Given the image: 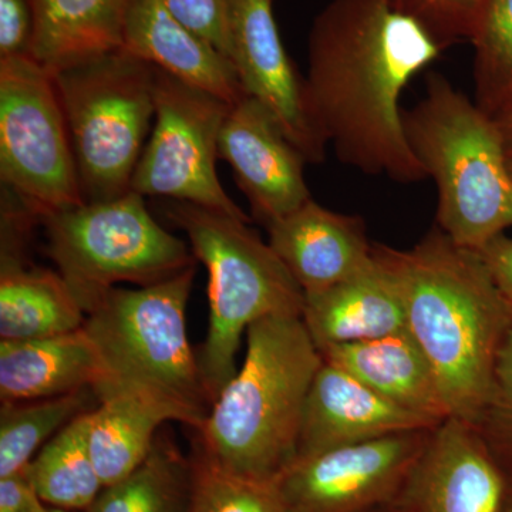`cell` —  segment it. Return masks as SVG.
<instances>
[{
  "instance_id": "38",
  "label": "cell",
  "mask_w": 512,
  "mask_h": 512,
  "mask_svg": "<svg viewBox=\"0 0 512 512\" xmlns=\"http://www.w3.org/2000/svg\"><path fill=\"white\" fill-rule=\"evenodd\" d=\"M510 170H511V173H512V160L510 161Z\"/></svg>"
},
{
  "instance_id": "30",
  "label": "cell",
  "mask_w": 512,
  "mask_h": 512,
  "mask_svg": "<svg viewBox=\"0 0 512 512\" xmlns=\"http://www.w3.org/2000/svg\"><path fill=\"white\" fill-rule=\"evenodd\" d=\"M168 12L231 60L229 0H161ZM232 62V60H231Z\"/></svg>"
},
{
  "instance_id": "16",
  "label": "cell",
  "mask_w": 512,
  "mask_h": 512,
  "mask_svg": "<svg viewBox=\"0 0 512 512\" xmlns=\"http://www.w3.org/2000/svg\"><path fill=\"white\" fill-rule=\"evenodd\" d=\"M268 244L303 293L323 291L362 271L373 261L365 221L340 214L315 200L266 227Z\"/></svg>"
},
{
  "instance_id": "21",
  "label": "cell",
  "mask_w": 512,
  "mask_h": 512,
  "mask_svg": "<svg viewBox=\"0 0 512 512\" xmlns=\"http://www.w3.org/2000/svg\"><path fill=\"white\" fill-rule=\"evenodd\" d=\"M329 365L345 370L403 409L443 423L451 417L429 359L409 330L320 350Z\"/></svg>"
},
{
  "instance_id": "19",
  "label": "cell",
  "mask_w": 512,
  "mask_h": 512,
  "mask_svg": "<svg viewBox=\"0 0 512 512\" xmlns=\"http://www.w3.org/2000/svg\"><path fill=\"white\" fill-rule=\"evenodd\" d=\"M28 227L2 222L0 338L28 340L82 329L86 312L59 272L23 264L20 239Z\"/></svg>"
},
{
  "instance_id": "20",
  "label": "cell",
  "mask_w": 512,
  "mask_h": 512,
  "mask_svg": "<svg viewBox=\"0 0 512 512\" xmlns=\"http://www.w3.org/2000/svg\"><path fill=\"white\" fill-rule=\"evenodd\" d=\"M107 380L99 350L84 328L62 335L0 342L2 403L30 402L92 387Z\"/></svg>"
},
{
  "instance_id": "1",
  "label": "cell",
  "mask_w": 512,
  "mask_h": 512,
  "mask_svg": "<svg viewBox=\"0 0 512 512\" xmlns=\"http://www.w3.org/2000/svg\"><path fill=\"white\" fill-rule=\"evenodd\" d=\"M443 50L393 0H330L320 10L309 33L306 109L340 163L394 183L426 180L400 99Z\"/></svg>"
},
{
  "instance_id": "29",
  "label": "cell",
  "mask_w": 512,
  "mask_h": 512,
  "mask_svg": "<svg viewBox=\"0 0 512 512\" xmlns=\"http://www.w3.org/2000/svg\"><path fill=\"white\" fill-rule=\"evenodd\" d=\"M487 0H393L394 5L417 20L443 49L471 42Z\"/></svg>"
},
{
  "instance_id": "32",
  "label": "cell",
  "mask_w": 512,
  "mask_h": 512,
  "mask_svg": "<svg viewBox=\"0 0 512 512\" xmlns=\"http://www.w3.org/2000/svg\"><path fill=\"white\" fill-rule=\"evenodd\" d=\"M483 419H494L512 426V316L498 349L493 394Z\"/></svg>"
},
{
  "instance_id": "24",
  "label": "cell",
  "mask_w": 512,
  "mask_h": 512,
  "mask_svg": "<svg viewBox=\"0 0 512 512\" xmlns=\"http://www.w3.org/2000/svg\"><path fill=\"white\" fill-rule=\"evenodd\" d=\"M92 413L70 421L25 468L37 493L52 507L87 510L104 488L90 451Z\"/></svg>"
},
{
  "instance_id": "2",
  "label": "cell",
  "mask_w": 512,
  "mask_h": 512,
  "mask_svg": "<svg viewBox=\"0 0 512 512\" xmlns=\"http://www.w3.org/2000/svg\"><path fill=\"white\" fill-rule=\"evenodd\" d=\"M373 254L399 288L407 330L429 359L451 417L480 423L512 303L480 254L437 227L413 248L375 244Z\"/></svg>"
},
{
  "instance_id": "33",
  "label": "cell",
  "mask_w": 512,
  "mask_h": 512,
  "mask_svg": "<svg viewBox=\"0 0 512 512\" xmlns=\"http://www.w3.org/2000/svg\"><path fill=\"white\" fill-rule=\"evenodd\" d=\"M0 512H67L42 500L25 470L0 477Z\"/></svg>"
},
{
  "instance_id": "15",
  "label": "cell",
  "mask_w": 512,
  "mask_h": 512,
  "mask_svg": "<svg viewBox=\"0 0 512 512\" xmlns=\"http://www.w3.org/2000/svg\"><path fill=\"white\" fill-rule=\"evenodd\" d=\"M439 424L403 409L323 360L306 399L296 457Z\"/></svg>"
},
{
  "instance_id": "6",
  "label": "cell",
  "mask_w": 512,
  "mask_h": 512,
  "mask_svg": "<svg viewBox=\"0 0 512 512\" xmlns=\"http://www.w3.org/2000/svg\"><path fill=\"white\" fill-rule=\"evenodd\" d=\"M165 215L187 235L192 254L208 272L210 325L198 360L215 402L237 373L249 326L268 316H302L305 295L248 221L178 201L165 207Z\"/></svg>"
},
{
  "instance_id": "36",
  "label": "cell",
  "mask_w": 512,
  "mask_h": 512,
  "mask_svg": "<svg viewBox=\"0 0 512 512\" xmlns=\"http://www.w3.org/2000/svg\"><path fill=\"white\" fill-rule=\"evenodd\" d=\"M495 123L500 128L501 136H503L505 151L507 156L512 160V106L505 109L503 113L494 117Z\"/></svg>"
},
{
  "instance_id": "10",
  "label": "cell",
  "mask_w": 512,
  "mask_h": 512,
  "mask_svg": "<svg viewBox=\"0 0 512 512\" xmlns=\"http://www.w3.org/2000/svg\"><path fill=\"white\" fill-rule=\"evenodd\" d=\"M153 128L131 181L143 197L170 198L251 221L217 175L229 104L154 67Z\"/></svg>"
},
{
  "instance_id": "22",
  "label": "cell",
  "mask_w": 512,
  "mask_h": 512,
  "mask_svg": "<svg viewBox=\"0 0 512 512\" xmlns=\"http://www.w3.org/2000/svg\"><path fill=\"white\" fill-rule=\"evenodd\" d=\"M36 36L32 57L56 73L123 47L131 0H32Z\"/></svg>"
},
{
  "instance_id": "11",
  "label": "cell",
  "mask_w": 512,
  "mask_h": 512,
  "mask_svg": "<svg viewBox=\"0 0 512 512\" xmlns=\"http://www.w3.org/2000/svg\"><path fill=\"white\" fill-rule=\"evenodd\" d=\"M434 429L296 457L276 478L286 510L375 512L399 503Z\"/></svg>"
},
{
  "instance_id": "34",
  "label": "cell",
  "mask_w": 512,
  "mask_h": 512,
  "mask_svg": "<svg viewBox=\"0 0 512 512\" xmlns=\"http://www.w3.org/2000/svg\"><path fill=\"white\" fill-rule=\"evenodd\" d=\"M477 252L498 289L512 303V238L505 234L498 235Z\"/></svg>"
},
{
  "instance_id": "8",
  "label": "cell",
  "mask_w": 512,
  "mask_h": 512,
  "mask_svg": "<svg viewBox=\"0 0 512 512\" xmlns=\"http://www.w3.org/2000/svg\"><path fill=\"white\" fill-rule=\"evenodd\" d=\"M42 224L46 254L86 315L119 284H158L197 262L190 244L161 227L133 190L56 212Z\"/></svg>"
},
{
  "instance_id": "31",
  "label": "cell",
  "mask_w": 512,
  "mask_h": 512,
  "mask_svg": "<svg viewBox=\"0 0 512 512\" xmlns=\"http://www.w3.org/2000/svg\"><path fill=\"white\" fill-rule=\"evenodd\" d=\"M35 36L32 0H0V59L32 57Z\"/></svg>"
},
{
  "instance_id": "27",
  "label": "cell",
  "mask_w": 512,
  "mask_h": 512,
  "mask_svg": "<svg viewBox=\"0 0 512 512\" xmlns=\"http://www.w3.org/2000/svg\"><path fill=\"white\" fill-rule=\"evenodd\" d=\"M471 45L474 101L488 116L512 106V0H487Z\"/></svg>"
},
{
  "instance_id": "35",
  "label": "cell",
  "mask_w": 512,
  "mask_h": 512,
  "mask_svg": "<svg viewBox=\"0 0 512 512\" xmlns=\"http://www.w3.org/2000/svg\"><path fill=\"white\" fill-rule=\"evenodd\" d=\"M487 443L505 477L504 503L501 512H512V431H494L488 434Z\"/></svg>"
},
{
  "instance_id": "26",
  "label": "cell",
  "mask_w": 512,
  "mask_h": 512,
  "mask_svg": "<svg viewBox=\"0 0 512 512\" xmlns=\"http://www.w3.org/2000/svg\"><path fill=\"white\" fill-rule=\"evenodd\" d=\"M99 403L92 387L49 399L2 403L0 477L25 470L47 441L80 414L92 412Z\"/></svg>"
},
{
  "instance_id": "28",
  "label": "cell",
  "mask_w": 512,
  "mask_h": 512,
  "mask_svg": "<svg viewBox=\"0 0 512 512\" xmlns=\"http://www.w3.org/2000/svg\"><path fill=\"white\" fill-rule=\"evenodd\" d=\"M191 463V491L184 512H288L276 480L237 476L200 453Z\"/></svg>"
},
{
  "instance_id": "18",
  "label": "cell",
  "mask_w": 512,
  "mask_h": 512,
  "mask_svg": "<svg viewBox=\"0 0 512 512\" xmlns=\"http://www.w3.org/2000/svg\"><path fill=\"white\" fill-rule=\"evenodd\" d=\"M303 295L302 320L319 352L407 329L402 295L375 254L372 264L345 281Z\"/></svg>"
},
{
  "instance_id": "25",
  "label": "cell",
  "mask_w": 512,
  "mask_h": 512,
  "mask_svg": "<svg viewBox=\"0 0 512 512\" xmlns=\"http://www.w3.org/2000/svg\"><path fill=\"white\" fill-rule=\"evenodd\" d=\"M192 463L164 433L130 476L107 485L87 512H184L190 497Z\"/></svg>"
},
{
  "instance_id": "14",
  "label": "cell",
  "mask_w": 512,
  "mask_h": 512,
  "mask_svg": "<svg viewBox=\"0 0 512 512\" xmlns=\"http://www.w3.org/2000/svg\"><path fill=\"white\" fill-rule=\"evenodd\" d=\"M505 477L477 424L448 417L433 431L400 498L407 512H501Z\"/></svg>"
},
{
  "instance_id": "4",
  "label": "cell",
  "mask_w": 512,
  "mask_h": 512,
  "mask_svg": "<svg viewBox=\"0 0 512 512\" xmlns=\"http://www.w3.org/2000/svg\"><path fill=\"white\" fill-rule=\"evenodd\" d=\"M404 131L436 185V227L454 244L478 251L512 228L510 158L494 117L431 72L423 97L404 113Z\"/></svg>"
},
{
  "instance_id": "13",
  "label": "cell",
  "mask_w": 512,
  "mask_h": 512,
  "mask_svg": "<svg viewBox=\"0 0 512 512\" xmlns=\"http://www.w3.org/2000/svg\"><path fill=\"white\" fill-rule=\"evenodd\" d=\"M218 151L255 220L265 227L312 200L305 178L308 161L254 97L245 96L229 107Z\"/></svg>"
},
{
  "instance_id": "17",
  "label": "cell",
  "mask_w": 512,
  "mask_h": 512,
  "mask_svg": "<svg viewBox=\"0 0 512 512\" xmlns=\"http://www.w3.org/2000/svg\"><path fill=\"white\" fill-rule=\"evenodd\" d=\"M121 49L229 106L248 96L234 63L178 22L161 0H131Z\"/></svg>"
},
{
  "instance_id": "23",
  "label": "cell",
  "mask_w": 512,
  "mask_h": 512,
  "mask_svg": "<svg viewBox=\"0 0 512 512\" xmlns=\"http://www.w3.org/2000/svg\"><path fill=\"white\" fill-rule=\"evenodd\" d=\"M167 421H177L174 413L144 394L119 389L100 396L92 413L90 451L104 487L144 463Z\"/></svg>"
},
{
  "instance_id": "37",
  "label": "cell",
  "mask_w": 512,
  "mask_h": 512,
  "mask_svg": "<svg viewBox=\"0 0 512 512\" xmlns=\"http://www.w3.org/2000/svg\"><path fill=\"white\" fill-rule=\"evenodd\" d=\"M375 512H407L404 510L403 505L399 503L390 505V507L382 508V510H377Z\"/></svg>"
},
{
  "instance_id": "12",
  "label": "cell",
  "mask_w": 512,
  "mask_h": 512,
  "mask_svg": "<svg viewBox=\"0 0 512 512\" xmlns=\"http://www.w3.org/2000/svg\"><path fill=\"white\" fill-rule=\"evenodd\" d=\"M274 2L229 0L231 60L245 93L271 111L308 164H320L328 146L309 117L305 76L286 52L276 25Z\"/></svg>"
},
{
  "instance_id": "7",
  "label": "cell",
  "mask_w": 512,
  "mask_h": 512,
  "mask_svg": "<svg viewBox=\"0 0 512 512\" xmlns=\"http://www.w3.org/2000/svg\"><path fill=\"white\" fill-rule=\"evenodd\" d=\"M84 202L114 200L131 181L154 123V66L117 49L55 73Z\"/></svg>"
},
{
  "instance_id": "3",
  "label": "cell",
  "mask_w": 512,
  "mask_h": 512,
  "mask_svg": "<svg viewBox=\"0 0 512 512\" xmlns=\"http://www.w3.org/2000/svg\"><path fill=\"white\" fill-rule=\"evenodd\" d=\"M323 357L302 316L256 320L247 355L197 429V453L237 476L276 480L298 456L306 399Z\"/></svg>"
},
{
  "instance_id": "5",
  "label": "cell",
  "mask_w": 512,
  "mask_h": 512,
  "mask_svg": "<svg viewBox=\"0 0 512 512\" xmlns=\"http://www.w3.org/2000/svg\"><path fill=\"white\" fill-rule=\"evenodd\" d=\"M195 266L158 284L110 289L87 312L84 330L107 380L97 397L131 390L164 404L175 420L200 429L212 400L187 330Z\"/></svg>"
},
{
  "instance_id": "9",
  "label": "cell",
  "mask_w": 512,
  "mask_h": 512,
  "mask_svg": "<svg viewBox=\"0 0 512 512\" xmlns=\"http://www.w3.org/2000/svg\"><path fill=\"white\" fill-rule=\"evenodd\" d=\"M0 180L40 224L84 204L55 73L33 57L0 59Z\"/></svg>"
}]
</instances>
